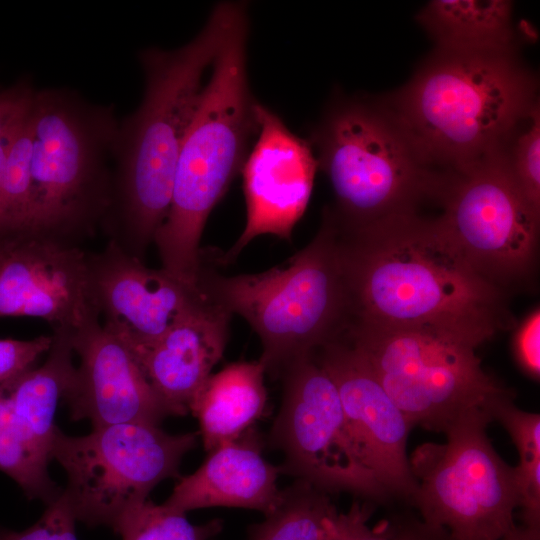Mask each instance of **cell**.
I'll return each instance as SVG.
<instances>
[{
	"label": "cell",
	"mask_w": 540,
	"mask_h": 540,
	"mask_svg": "<svg viewBox=\"0 0 540 540\" xmlns=\"http://www.w3.org/2000/svg\"><path fill=\"white\" fill-rule=\"evenodd\" d=\"M337 225L351 320L427 331L477 348L516 327L511 297L475 271L437 217L417 212L358 229Z\"/></svg>",
	"instance_id": "obj_1"
},
{
	"label": "cell",
	"mask_w": 540,
	"mask_h": 540,
	"mask_svg": "<svg viewBox=\"0 0 540 540\" xmlns=\"http://www.w3.org/2000/svg\"><path fill=\"white\" fill-rule=\"evenodd\" d=\"M246 11L245 2H220L189 43L175 50L152 47L139 53L144 96L138 109L118 124L111 202L100 227L108 241L141 261L168 213L204 73Z\"/></svg>",
	"instance_id": "obj_2"
},
{
	"label": "cell",
	"mask_w": 540,
	"mask_h": 540,
	"mask_svg": "<svg viewBox=\"0 0 540 540\" xmlns=\"http://www.w3.org/2000/svg\"><path fill=\"white\" fill-rule=\"evenodd\" d=\"M516 51L434 49L398 91L380 99L422 162L461 172L498 152L539 104Z\"/></svg>",
	"instance_id": "obj_3"
},
{
	"label": "cell",
	"mask_w": 540,
	"mask_h": 540,
	"mask_svg": "<svg viewBox=\"0 0 540 540\" xmlns=\"http://www.w3.org/2000/svg\"><path fill=\"white\" fill-rule=\"evenodd\" d=\"M247 37L246 12L212 64L179 154L170 207L153 241L161 268L194 286L208 216L241 172L259 130L247 77Z\"/></svg>",
	"instance_id": "obj_4"
},
{
	"label": "cell",
	"mask_w": 540,
	"mask_h": 540,
	"mask_svg": "<svg viewBox=\"0 0 540 540\" xmlns=\"http://www.w3.org/2000/svg\"><path fill=\"white\" fill-rule=\"evenodd\" d=\"M197 285L209 299L249 323L262 344L259 361L273 376L335 338L352 318L339 229L329 206L314 238L282 265L225 276L202 254Z\"/></svg>",
	"instance_id": "obj_5"
},
{
	"label": "cell",
	"mask_w": 540,
	"mask_h": 540,
	"mask_svg": "<svg viewBox=\"0 0 540 540\" xmlns=\"http://www.w3.org/2000/svg\"><path fill=\"white\" fill-rule=\"evenodd\" d=\"M27 119L30 185L23 237L82 247L110 206L108 155L118 123L110 108L63 89L35 91Z\"/></svg>",
	"instance_id": "obj_6"
},
{
	"label": "cell",
	"mask_w": 540,
	"mask_h": 540,
	"mask_svg": "<svg viewBox=\"0 0 540 540\" xmlns=\"http://www.w3.org/2000/svg\"><path fill=\"white\" fill-rule=\"evenodd\" d=\"M308 141L334 193L329 207L345 229L417 213L443 188L445 174L422 162L380 99L335 97Z\"/></svg>",
	"instance_id": "obj_7"
},
{
	"label": "cell",
	"mask_w": 540,
	"mask_h": 540,
	"mask_svg": "<svg viewBox=\"0 0 540 540\" xmlns=\"http://www.w3.org/2000/svg\"><path fill=\"white\" fill-rule=\"evenodd\" d=\"M344 332L413 427L445 434L467 411L514 394L463 341L357 320Z\"/></svg>",
	"instance_id": "obj_8"
},
{
	"label": "cell",
	"mask_w": 540,
	"mask_h": 540,
	"mask_svg": "<svg viewBox=\"0 0 540 540\" xmlns=\"http://www.w3.org/2000/svg\"><path fill=\"white\" fill-rule=\"evenodd\" d=\"M491 421L483 409H471L446 431L445 443H424L409 457L418 485L412 503L425 525L450 540H500L516 527V468L488 438Z\"/></svg>",
	"instance_id": "obj_9"
},
{
	"label": "cell",
	"mask_w": 540,
	"mask_h": 540,
	"mask_svg": "<svg viewBox=\"0 0 540 540\" xmlns=\"http://www.w3.org/2000/svg\"><path fill=\"white\" fill-rule=\"evenodd\" d=\"M199 436L171 435L147 423L107 425L77 437L58 428L50 457L67 475L61 495L75 520L115 530L158 483L179 477L181 460Z\"/></svg>",
	"instance_id": "obj_10"
},
{
	"label": "cell",
	"mask_w": 540,
	"mask_h": 540,
	"mask_svg": "<svg viewBox=\"0 0 540 540\" xmlns=\"http://www.w3.org/2000/svg\"><path fill=\"white\" fill-rule=\"evenodd\" d=\"M438 220L468 263L512 296L537 286L540 212L513 182L501 149L461 172H445Z\"/></svg>",
	"instance_id": "obj_11"
},
{
	"label": "cell",
	"mask_w": 540,
	"mask_h": 540,
	"mask_svg": "<svg viewBox=\"0 0 540 540\" xmlns=\"http://www.w3.org/2000/svg\"><path fill=\"white\" fill-rule=\"evenodd\" d=\"M283 398L271 430L282 450V473L328 493L347 492L384 503L388 493L363 462L348 428L337 388L312 352L281 372Z\"/></svg>",
	"instance_id": "obj_12"
},
{
	"label": "cell",
	"mask_w": 540,
	"mask_h": 540,
	"mask_svg": "<svg viewBox=\"0 0 540 540\" xmlns=\"http://www.w3.org/2000/svg\"><path fill=\"white\" fill-rule=\"evenodd\" d=\"M312 354L337 388L349 431L365 465L390 499L412 503L418 487L407 454L413 426L344 330Z\"/></svg>",
	"instance_id": "obj_13"
},
{
	"label": "cell",
	"mask_w": 540,
	"mask_h": 540,
	"mask_svg": "<svg viewBox=\"0 0 540 540\" xmlns=\"http://www.w3.org/2000/svg\"><path fill=\"white\" fill-rule=\"evenodd\" d=\"M90 286L102 326L132 353L149 346L208 297L167 270L147 267L108 241L88 252Z\"/></svg>",
	"instance_id": "obj_14"
},
{
	"label": "cell",
	"mask_w": 540,
	"mask_h": 540,
	"mask_svg": "<svg viewBox=\"0 0 540 540\" xmlns=\"http://www.w3.org/2000/svg\"><path fill=\"white\" fill-rule=\"evenodd\" d=\"M256 117V141L241 169L246 225L232 248L217 259L220 264H230L259 235L289 240L313 189L318 163L310 142L292 133L275 112L258 102Z\"/></svg>",
	"instance_id": "obj_15"
},
{
	"label": "cell",
	"mask_w": 540,
	"mask_h": 540,
	"mask_svg": "<svg viewBox=\"0 0 540 540\" xmlns=\"http://www.w3.org/2000/svg\"><path fill=\"white\" fill-rule=\"evenodd\" d=\"M95 315L88 251L36 237L5 243L0 317L40 318L53 331L73 332Z\"/></svg>",
	"instance_id": "obj_16"
},
{
	"label": "cell",
	"mask_w": 540,
	"mask_h": 540,
	"mask_svg": "<svg viewBox=\"0 0 540 540\" xmlns=\"http://www.w3.org/2000/svg\"><path fill=\"white\" fill-rule=\"evenodd\" d=\"M71 343L80 360L63 399L72 420L87 419L98 428L159 425L171 416L130 349L102 326L99 315L71 332Z\"/></svg>",
	"instance_id": "obj_17"
},
{
	"label": "cell",
	"mask_w": 540,
	"mask_h": 540,
	"mask_svg": "<svg viewBox=\"0 0 540 540\" xmlns=\"http://www.w3.org/2000/svg\"><path fill=\"white\" fill-rule=\"evenodd\" d=\"M233 315L211 299L132 353L170 415L183 416L222 358Z\"/></svg>",
	"instance_id": "obj_18"
},
{
	"label": "cell",
	"mask_w": 540,
	"mask_h": 540,
	"mask_svg": "<svg viewBox=\"0 0 540 540\" xmlns=\"http://www.w3.org/2000/svg\"><path fill=\"white\" fill-rule=\"evenodd\" d=\"M209 453L194 473L180 477L163 504L185 514L226 506L258 510L265 516L278 506L280 466L264 459L260 439L252 428Z\"/></svg>",
	"instance_id": "obj_19"
},
{
	"label": "cell",
	"mask_w": 540,
	"mask_h": 540,
	"mask_svg": "<svg viewBox=\"0 0 540 540\" xmlns=\"http://www.w3.org/2000/svg\"><path fill=\"white\" fill-rule=\"evenodd\" d=\"M265 374L258 359L231 363L208 377L189 409L199 422L206 451L236 440L262 416L267 402Z\"/></svg>",
	"instance_id": "obj_20"
},
{
	"label": "cell",
	"mask_w": 540,
	"mask_h": 540,
	"mask_svg": "<svg viewBox=\"0 0 540 540\" xmlns=\"http://www.w3.org/2000/svg\"><path fill=\"white\" fill-rule=\"evenodd\" d=\"M42 366L30 369L10 385V401L17 425L34 452L47 463L58 427L55 413L73 379L71 332L53 331Z\"/></svg>",
	"instance_id": "obj_21"
},
{
	"label": "cell",
	"mask_w": 540,
	"mask_h": 540,
	"mask_svg": "<svg viewBox=\"0 0 540 540\" xmlns=\"http://www.w3.org/2000/svg\"><path fill=\"white\" fill-rule=\"evenodd\" d=\"M513 3L507 0H433L416 20L435 49L455 52L516 51Z\"/></svg>",
	"instance_id": "obj_22"
},
{
	"label": "cell",
	"mask_w": 540,
	"mask_h": 540,
	"mask_svg": "<svg viewBox=\"0 0 540 540\" xmlns=\"http://www.w3.org/2000/svg\"><path fill=\"white\" fill-rule=\"evenodd\" d=\"M325 493L297 479L278 506L253 529L251 540H336L344 512Z\"/></svg>",
	"instance_id": "obj_23"
},
{
	"label": "cell",
	"mask_w": 540,
	"mask_h": 540,
	"mask_svg": "<svg viewBox=\"0 0 540 540\" xmlns=\"http://www.w3.org/2000/svg\"><path fill=\"white\" fill-rule=\"evenodd\" d=\"M492 421H499L509 433L519 456L515 466L520 507L526 526L539 528L540 522V415L524 411L514 403V395L493 400L486 409Z\"/></svg>",
	"instance_id": "obj_24"
},
{
	"label": "cell",
	"mask_w": 540,
	"mask_h": 540,
	"mask_svg": "<svg viewBox=\"0 0 540 540\" xmlns=\"http://www.w3.org/2000/svg\"><path fill=\"white\" fill-rule=\"evenodd\" d=\"M12 381L0 385V471L10 476L28 498L48 505L59 497L62 488L50 478L48 463L34 452L17 425L10 401Z\"/></svg>",
	"instance_id": "obj_25"
},
{
	"label": "cell",
	"mask_w": 540,
	"mask_h": 540,
	"mask_svg": "<svg viewBox=\"0 0 540 540\" xmlns=\"http://www.w3.org/2000/svg\"><path fill=\"white\" fill-rule=\"evenodd\" d=\"M221 530L220 519L193 525L185 513L147 499L130 510L114 531L122 540H216Z\"/></svg>",
	"instance_id": "obj_26"
},
{
	"label": "cell",
	"mask_w": 540,
	"mask_h": 540,
	"mask_svg": "<svg viewBox=\"0 0 540 540\" xmlns=\"http://www.w3.org/2000/svg\"><path fill=\"white\" fill-rule=\"evenodd\" d=\"M507 170L526 201L540 212V107L514 129L501 148Z\"/></svg>",
	"instance_id": "obj_27"
},
{
	"label": "cell",
	"mask_w": 540,
	"mask_h": 540,
	"mask_svg": "<svg viewBox=\"0 0 540 540\" xmlns=\"http://www.w3.org/2000/svg\"><path fill=\"white\" fill-rule=\"evenodd\" d=\"M46 506L34 525L21 532L8 530L4 540H77L76 520L62 495Z\"/></svg>",
	"instance_id": "obj_28"
},
{
	"label": "cell",
	"mask_w": 540,
	"mask_h": 540,
	"mask_svg": "<svg viewBox=\"0 0 540 540\" xmlns=\"http://www.w3.org/2000/svg\"><path fill=\"white\" fill-rule=\"evenodd\" d=\"M51 344L52 335L31 340L0 338V385L32 369L34 362L48 352Z\"/></svg>",
	"instance_id": "obj_29"
},
{
	"label": "cell",
	"mask_w": 540,
	"mask_h": 540,
	"mask_svg": "<svg viewBox=\"0 0 540 540\" xmlns=\"http://www.w3.org/2000/svg\"><path fill=\"white\" fill-rule=\"evenodd\" d=\"M512 348L521 370L534 380L540 376V310H532L514 328Z\"/></svg>",
	"instance_id": "obj_30"
},
{
	"label": "cell",
	"mask_w": 540,
	"mask_h": 540,
	"mask_svg": "<svg viewBox=\"0 0 540 540\" xmlns=\"http://www.w3.org/2000/svg\"><path fill=\"white\" fill-rule=\"evenodd\" d=\"M373 504L354 503L344 512L336 540H393L397 531L388 523L371 527L368 522L373 512Z\"/></svg>",
	"instance_id": "obj_31"
},
{
	"label": "cell",
	"mask_w": 540,
	"mask_h": 540,
	"mask_svg": "<svg viewBox=\"0 0 540 540\" xmlns=\"http://www.w3.org/2000/svg\"><path fill=\"white\" fill-rule=\"evenodd\" d=\"M34 92L27 82L0 91V137L25 116Z\"/></svg>",
	"instance_id": "obj_32"
},
{
	"label": "cell",
	"mask_w": 540,
	"mask_h": 540,
	"mask_svg": "<svg viewBox=\"0 0 540 540\" xmlns=\"http://www.w3.org/2000/svg\"><path fill=\"white\" fill-rule=\"evenodd\" d=\"M393 540H450V538L445 531L433 529L423 523L397 531Z\"/></svg>",
	"instance_id": "obj_33"
},
{
	"label": "cell",
	"mask_w": 540,
	"mask_h": 540,
	"mask_svg": "<svg viewBox=\"0 0 540 540\" xmlns=\"http://www.w3.org/2000/svg\"><path fill=\"white\" fill-rule=\"evenodd\" d=\"M500 540H539V528L529 526L515 527Z\"/></svg>",
	"instance_id": "obj_34"
},
{
	"label": "cell",
	"mask_w": 540,
	"mask_h": 540,
	"mask_svg": "<svg viewBox=\"0 0 540 540\" xmlns=\"http://www.w3.org/2000/svg\"><path fill=\"white\" fill-rule=\"evenodd\" d=\"M5 243L6 242L0 241V265H1V262H2V259H3V256H4V252H5Z\"/></svg>",
	"instance_id": "obj_35"
},
{
	"label": "cell",
	"mask_w": 540,
	"mask_h": 540,
	"mask_svg": "<svg viewBox=\"0 0 540 540\" xmlns=\"http://www.w3.org/2000/svg\"><path fill=\"white\" fill-rule=\"evenodd\" d=\"M8 530L0 529V540H4Z\"/></svg>",
	"instance_id": "obj_36"
}]
</instances>
